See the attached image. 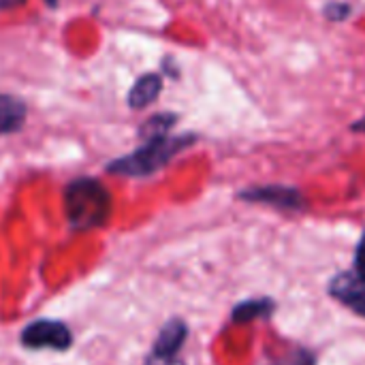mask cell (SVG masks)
Masks as SVG:
<instances>
[{
  "label": "cell",
  "mask_w": 365,
  "mask_h": 365,
  "mask_svg": "<svg viewBox=\"0 0 365 365\" xmlns=\"http://www.w3.org/2000/svg\"><path fill=\"white\" fill-rule=\"evenodd\" d=\"M197 141L195 135H163L145 139L141 148L107 165V171L113 175L126 178H148L163 167H167L180 152L190 148Z\"/></svg>",
  "instance_id": "cell-1"
},
{
  "label": "cell",
  "mask_w": 365,
  "mask_h": 365,
  "mask_svg": "<svg viewBox=\"0 0 365 365\" xmlns=\"http://www.w3.org/2000/svg\"><path fill=\"white\" fill-rule=\"evenodd\" d=\"M66 220L77 231L98 229L109 220L111 195L94 178H79L64 190Z\"/></svg>",
  "instance_id": "cell-2"
},
{
  "label": "cell",
  "mask_w": 365,
  "mask_h": 365,
  "mask_svg": "<svg viewBox=\"0 0 365 365\" xmlns=\"http://www.w3.org/2000/svg\"><path fill=\"white\" fill-rule=\"evenodd\" d=\"M327 295L359 319H365V274L355 269L336 274L327 284Z\"/></svg>",
  "instance_id": "cell-3"
},
{
  "label": "cell",
  "mask_w": 365,
  "mask_h": 365,
  "mask_svg": "<svg viewBox=\"0 0 365 365\" xmlns=\"http://www.w3.org/2000/svg\"><path fill=\"white\" fill-rule=\"evenodd\" d=\"M237 199L248 201V203L269 205V207H276L282 212H304L306 210L304 195L293 186H280V184L246 188L237 195Z\"/></svg>",
  "instance_id": "cell-4"
},
{
  "label": "cell",
  "mask_w": 365,
  "mask_h": 365,
  "mask_svg": "<svg viewBox=\"0 0 365 365\" xmlns=\"http://www.w3.org/2000/svg\"><path fill=\"white\" fill-rule=\"evenodd\" d=\"M73 338L66 325L58 321H36L28 325L21 334V344L26 349H56V351H66L71 346Z\"/></svg>",
  "instance_id": "cell-5"
},
{
  "label": "cell",
  "mask_w": 365,
  "mask_h": 365,
  "mask_svg": "<svg viewBox=\"0 0 365 365\" xmlns=\"http://www.w3.org/2000/svg\"><path fill=\"white\" fill-rule=\"evenodd\" d=\"M186 340H188V325L182 319H171L160 327L152 351L160 355H180Z\"/></svg>",
  "instance_id": "cell-6"
},
{
  "label": "cell",
  "mask_w": 365,
  "mask_h": 365,
  "mask_svg": "<svg viewBox=\"0 0 365 365\" xmlns=\"http://www.w3.org/2000/svg\"><path fill=\"white\" fill-rule=\"evenodd\" d=\"M163 90V79L156 73H148L143 77H139L135 81V86L128 92V105L130 109H143L148 105H152Z\"/></svg>",
  "instance_id": "cell-7"
},
{
  "label": "cell",
  "mask_w": 365,
  "mask_h": 365,
  "mask_svg": "<svg viewBox=\"0 0 365 365\" xmlns=\"http://www.w3.org/2000/svg\"><path fill=\"white\" fill-rule=\"evenodd\" d=\"M276 312V302L272 297H252L240 302L231 310V323H252L257 319H269Z\"/></svg>",
  "instance_id": "cell-8"
},
{
  "label": "cell",
  "mask_w": 365,
  "mask_h": 365,
  "mask_svg": "<svg viewBox=\"0 0 365 365\" xmlns=\"http://www.w3.org/2000/svg\"><path fill=\"white\" fill-rule=\"evenodd\" d=\"M26 113L28 109L19 98L11 94H0V137L19 130L26 122Z\"/></svg>",
  "instance_id": "cell-9"
},
{
  "label": "cell",
  "mask_w": 365,
  "mask_h": 365,
  "mask_svg": "<svg viewBox=\"0 0 365 365\" xmlns=\"http://www.w3.org/2000/svg\"><path fill=\"white\" fill-rule=\"evenodd\" d=\"M175 115L173 113H156L152 115L143 126H141V137L145 139H154V137H163V135H169L171 126L175 124Z\"/></svg>",
  "instance_id": "cell-10"
},
{
  "label": "cell",
  "mask_w": 365,
  "mask_h": 365,
  "mask_svg": "<svg viewBox=\"0 0 365 365\" xmlns=\"http://www.w3.org/2000/svg\"><path fill=\"white\" fill-rule=\"evenodd\" d=\"M269 365H317V353L304 346L291 349L287 355L276 357Z\"/></svg>",
  "instance_id": "cell-11"
},
{
  "label": "cell",
  "mask_w": 365,
  "mask_h": 365,
  "mask_svg": "<svg viewBox=\"0 0 365 365\" xmlns=\"http://www.w3.org/2000/svg\"><path fill=\"white\" fill-rule=\"evenodd\" d=\"M143 365H186L182 359H180V355H160V353H150L148 355V359H145V364Z\"/></svg>",
  "instance_id": "cell-12"
},
{
  "label": "cell",
  "mask_w": 365,
  "mask_h": 365,
  "mask_svg": "<svg viewBox=\"0 0 365 365\" xmlns=\"http://www.w3.org/2000/svg\"><path fill=\"white\" fill-rule=\"evenodd\" d=\"M325 15L327 19H334V21H342L351 15V6L349 4H340V2H331L329 6H325Z\"/></svg>",
  "instance_id": "cell-13"
},
{
  "label": "cell",
  "mask_w": 365,
  "mask_h": 365,
  "mask_svg": "<svg viewBox=\"0 0 365 365\" xmlns=\"http://www.w3.org/2000/svg\"><path fill=\"white\" fill-rule=\"evenodd\" d=\"M353 269L359 272V274H365V231L361 233V240L355 248V257H353Z\"/></svg>",
  "instance_id": "cell-14"
},
{
  "label": "cell",
  "mask_w": 365,
  "mask_h": 365,
  "mask_svg": "<svg viewBox=\"0 0 365 365\" xmlns=\"http://www.w3.org/2000/svg\"><path fill=\"white\" fill-rule=\"evenodd\" d=\"M24 0H0V11L2 9H11V6H17V4H21Z\"/></svg>",
  "instance_id": "cell-15"
},
{
  "label": "cell",
  "mask_w": 365,
  "mask_h": 365,
  "mask_svg": "<svg viewBox=\"0 0 365 365\" xmlns=\"http://www.w3.org/2000/svg\"><path fill=\"white\" fill-rule=\"evenodd\" d=\"M351 130H355V133H365V118H361L359 122H355V124L351 126Z\"/></svg>",
  "instance_id": "cell-16"
}]
</instances>
